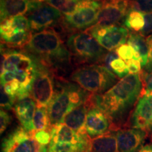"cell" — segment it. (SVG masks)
Masks as SVG:
<instances>
[{"instance_id":"cell-8","label":"cell","mask_w":152,"mask_h":152,"mask_svg":"<svg viewBox=\"0 0 152 152\" xmlns=\"http://www.w3.org/2000/svg\"><path fill=\"white\" fill-rule=\"evenodd\" d=\"M0 34L2 45L10 48L23 49L33 33L27 16H18L1 21Z\"/></svg>"},{"instance_id":"cell-30","label":"cell","mask_w":152,"mask_h":152,"mask_svg":"<svg viewBox=\"0 0 152 152\" xmlns=\"http://www.w3.org/2000/svg\"><path fill=\"white\" fill-rule=\"evenodd\" d=\"M11 122V116L10 114L5 110L1 109V111H0V132H1V134H3V132H4Z\"/></svg>"},{"instance_id":"cell-19","label":"cell","mask_w":152,"mask_h":152,"mask_svg":"<svg viewBox=\"0 0 152 152\" xmlns=\"http://www.w3.org/2000/svg\"><path fill=\"white\" fill-rule=\"evenodd\" d=\"M34 0H1V22L12 17L27 15Z\"/></svg>"},{"instance_id":"cell-9","label":"cell","mask_w":152,"mask_h":152,"mask_svg":"<svg viewBox=\"0 0 152 152\" xmlns=\"http://www.w3.org/2000/svg\"><path fill=\"white\" fill-rule=\"evenodd\" d=\"M36 62L37 71L30 96L35 101L37 107L48 108L55 94L54 73L37 60Z\"/></svg>"},{"instance_id":"cell-20","label":"cell","mask_w":152,"mask_h":152,"mask_svg":"<svg viewBox=\"0 0 152 152\" xmlns=\"http://www.w3.org/2000/svg\"><path fill=\"white\" fill-rule=\"evenodd\" d=\"M90 107V102L89 99L86 103L82 104L70 112L65 117L63 123L80 134H86L85 122Z\"/></svg>"},{"instance_id":"cell-32","label":"cell","mask_w":152,"mask_h":152,"mask_svg":"<svg viewBox=\"0 0 152 152\" xmlns=\"http://www.w3.org/2000/svg\"><path fill=\"white\" fill-rule=\"evenodd\" d=\"M147 42L149 48V54L147 64L143 68V72L148 73L152 71V34L147 37Z\"/></svg>"},{"instance_id":"cell-27","label":"cell","mask_w":152,"mask_h":152,"mask_svg":"<svg viewBox=\"0 0 152 152\" xmlns=\"http://www.w3.org/2000/svg\"><path fill=\"white\" fill-rule=\"evenodd\" d=\"M132 9L142 14L152 13V0H132Z\"/></svg>"},{"instance_id":"cell-28","label":"cell","mask_w":152,"mask_h":152,"mask_svg":"<svg viewBox=\"0 0 152 152\" xmlns=\"http://www.w3.org/2000/svg\"><path fill=\"white\" fill-rule=\"evenodd\" d=\"M115 51H116L119 58H122L125 61L134 58V54H135L134 49L128 44H124V45H121L115 49Z\"/></svg>"},{"instance_id":"cell-21","label":"cell","mask_w":152,"mask_h":152,"mask_svg":"<svg viewBox=\"0 0 152 152\" xmlns=\"http://www.w3.org/2000/svg\"><path fill=\"white\" fill-rule=\"evenodd\" d=\"M127 44L130 45L135 52L134 59L141 62L142 68H144L147 63L149 54L147 37L139 33H130Z\"/></svg>"},{"instance_id":"cell-4","label":"cell","mask_w":152,"mask_h":152,"mask_svg":"<svg viewBox=\"0 0 152 152\" xmlns=\"http://www.w3.org/2000/svg\"><path fill=\"white\" fill-rule=\"evenodd\" d=\"M91 95L73 82H61L60 89L55 92L54 98L47 108L51 124L63 123L66 115L75 108L86 103Z\"/></svg>"},{"instance_id":"cell-24","label":"cell","mask_w":152,"mask_h":152,"mask_svg":"<svg viewBox=\"0 0 152 152\" xmlns=\"http://www.w3.org/2000/svg\"><path fill=\"white\" fill-rule=\"evenodd\" d=\"M123 23L125 27L132 30L133 33H140L145 24L144 15L140 11L132 9L126 16Z\"/></svg>"},{"instance_id":"cell-37","label":"cell","mask_w":152,"mask_h":152,"mask_svg":"<svg viewBox=\"0 0 152 152\" xmlns=\"http://www.w3.org/2000/svg\"><path fill=\"white\" fill-rule=\"evenodd\" d=\"M70 1H75V2H79V1H85V0H70Z\"/></svg>"},{"instance_id":"cell-22","label":"cell","mask_w":152,"mask_h":152,"mask_svg":"<svg viewBox=\"0 0 152 152\" xmlns=\"http://www.w3.org/2000/svg\"><path fill=\"white\" fill-rule=\"evenodd\" d=\"M91 152H119L116 130H111L92 140Z\"/></svg>"},{"instance_id":"cell-25","label":"cell","mask_w":152,"mask_h":152,"mask_svg":"<svg viewBox=\"0 0 152 152\" xmlns=\"http://www.w3.org/2000/svg\"><path fill=\"white\" fill-rule=\"evenodd\" d=\"M49 5L58 10L63 15L68 14L73 11L78 2L70 0H43Z\"/></svg>"},{"instance_id":"cell-14","label":"cell","mask_w":152,"mask_h":152,"mask_svg":"<svg viewBox=\"0 0 152 152\" xmlns=\"http://www.w3.org/2000/svg\"><path fill=\"white\" fill-rule=\"evenodd\" d=\"M130 125L152 132V93L142 92L131 115Z\"/></svg>"},{"instance_id":"cell-5","label":"cell","mask_w":152,"mask_h":152,"mask_svg":"<svg viewBox=\"0 0 152 152\" xmlns=\"http://www.w3.org/2000/svg\"><path fill=\"white\" fill-rule=\"evenodd\" d=\"M70 79L92 94H103L119 81L115 74L100 64L80 66L72 72Z\"/></svg>"},{"instance_id":"cell-3","label":"cell","mask_w":152,"mask_h":152,"mask_svg":"<svg viewBox=\"0 0 152 152\" xmlns=\"http://www.w3.org/2000/svg\"><path fill=\"white\" fill-rule=\"evenodd\" d=\"M1 85L14 82L20 87L18 100L30 96L37 71V62L31 55L17 50H5L1 46Z\"/></svg>"},{"instance_id":"cell-35","label":"cell","mask_w":152,"mask_h":152,"mask_svg":"<svg viewBox=\"0 0 152 152\" xmlns=\"http://www.w3.org/2000/svg\"><path fill=\"white\" fill-rule=\"evenodd\" d=\"M118 56L116 51L113 50V51H111V52H108V54H106V56L104 58V64L106 67H107L109 69L110 67V64H111V62L112 61L115 59V58H118Z\"/></svg>"},{"instance_id":"cell-13","label":"cell","mask_w":152,"mask_h":152,"mask_svg":"<svg viewBox=\"0 0 152 152\" xmlns=\"http://www.w3.org/2000/svg\"><path fill=\"white\" fill-rule=\"evenodd\" d=\"M132 10V0H102L96 25H121Z\"/></svg>"},{"instance_id":"cell-6","label":"cell","mask_w":152,"mask_h":152,"mask_svg":"<svg viewBox=\"0 0 152 152\" xmlns=\"http://www.w3.org/2000/svg\"><path fill=\"white\" fill-rule=\"evenodd\" d=\"M66 46L74 59L84 65L104 63L109 52L86 31L71 34L66 40Z\"/></svg>"},{"instance_id":"cell-31","label":"cell","mask_w":152,"mask_h":152,"mask_svg":"<svg viewBox=\"0 0 152 152\" xmlns=\"http://www.w3.org/2000/svg\"><path fill=\"white\" fill-rule=\"evenodd\" d=\"M144 20H145V24L144 27L140 33L144 37H148L152 34V13L150 14H144Z\"/></svg>"},{"instance_id":"cell-29","label":"cell","mask_w":152,"mask_h":152,"mask_svg":"<svg viewBox=\"0 0 152 152\" xmlns=\"http://www.w3.org/2000/svg\"><path fill=\"white\" fill-rule=\"evenodd\" d=\"M16 100L6 94L2 89H1V109L10 110L14 107Z\"/></svg>"},{"instance_id":"cell-38","label":"cell","mask_w":152,"mask_h":152,"mask_svg":"<svg viewBox=\"0 0 152 152\" xmlns=\"http://www.w3.org/2000/svg\"><path fill=\"white\" fill-rule=\"evenodd\" d=\"M35 1H42L43 0H35Z\"/></svg>"},{"instance_id":"cell-34","label":"cell","mask_w":152,"mask_h":152,"mask_svg":"<svg viewBox=\"0 0 152 152\" xmlns=\"http://www.w3.org/2000/svg\"><path fill=\"white\" fill-rule=\"evenodd\" d=\"M142 76V80H143V89L142 92L152 93V71L150 73H141Z\"/></svg>"},{"instance_id":"cell-11","label":"cell","mask_w":152,"mask_h":152,"mask_svg":"<svg viewBox=\"0 0 152 152\" xmlns=\"http://www.w3.org/2000/svg\"><path fill=\"white\" fill-rule=\"evenodd\" d=\"M63 15L59 11L45 1L34 0L31 9L27 14L32 32L42 31L50 28L61 21Z\"/></svg>"},{"instance_id":"cell-7","label":"cell","mask_w":152,"mask_h":152,"mask_svg":"<svg viewBox=\"0 0 152 152\" xmlns=\"http://www.w3.org/2000/svg\"><path fill=\"white\" fill-rule=\"evenodd\" d=\"M102 6V0L79 1L72 12L63 16L62 27L74 33L87 30L97 23Z\"/></svg>"},{"instance_id":"cell-16","label":"cell","mask_w":152,"mask_h":152,"mask_svg":"<svg viewBox=\"0 0 152 152\" xmlns=\"http://www.w3.org/2000/svg\"><path fill=\"white\" fill-rule=\"evenodd\" d=\"M119 152H139L145 139L147 132L141 129H119L116 130Z\"/></svg>"},{"instance_id":"cell-17","label":"cell","mask_w":152,"mask_h":152,"mask_svg":"<svg viewBox=\"0 0 152 152\" xmlns=\"http://www.w3.org/2000/svg\"><path fill=\"white\" fill-rule=\"evenodd\" d=\"M51 142L70 144H90L92 140L86 134H80L64 123L52 125L50 130Z\"/></svg>"},{"instance_id":"cell-12","label":"cell","mask_w":152,"mask_h":152,"mask_svg":"<svg viewBox=\"0 0 152 152\" xmlns=\"http://www.w3.org/2000/svg\"><path fill=\"white\" fill-rule=\"evenodd\" d=\"M2 152H45L47 146L39 143L22 127L16 128L4 139Z\"/></svg>"},{"instance_id":"cell-1","label":"cell","mask_w":152,"mask_h":152,"mask_svg":"<svg viewBox=\"0 0 152 152\" xmlns=\"http://www.w3.org/2000/svg\"><path fill=\"white\" fill-rule=\"evenodd\" d=\"M143 91L141 73L130 74L101 94H92L90 102L109 118L114 130H118L128 119L129 114Z\"/></svg>"},{"instance_id":"cell-33","label":"cell","mask_w":152,"mask_h":152,"mask_svg":"<svg viewBox=\"0 0 152 152\" xmlns=\"http://www.w3.org/2000/svg\"><path fill=\"white\" fill-rule=\"evenodd\" d=\"M127 66H128V72L130 74H139L141 73L142 64L141 62L137 60L132 59L127 61H126Z\"/></svg>"},{"instance_id":"cell-23","label":"cell","mask_w":152,"mask_h":152,"mask_svg":"<svg viewBox=\"0 0 152 152\" xmlns=\"http://www.w3.org/2000/svg\"><path fill=\"white\" fill-rule=\"evenodd\" d=\"M33 125L34 132L37 131L50 132L52 125L51 124L47 108L37 106L33 118Z\"/></svg>"},{"instance_id":"cell-15","label":"cell","mask_w":152,"mask_h":152,"mask_svg":"<svg viewBox=\"0 0 152 152\" xmlns=\"http://www.w3.org/2000/svg\"><path fill=\"white\" fill-rule=\"evenodd\" d=\"M114 130L109 118L102 110L90 104L85 122V132L91 140Z\"/></svg>"},{"instance_id":"cell-26","label":"cell","mask_w":152,"mask_h":152,"mask_svg":"<svg viewBox=\"0 0 152 152\" xmlns=\"http://www.w3.org/2000/svg\"><path fill=\"white\" fill-rule=\"evenodd\" d=\"M109 70L120 78H123L129 74L126 61L119 57L115 58L111 62Z\"/></svg>"},{"instance_id":"cell-10","label":"cell","mask_w":152,"mask_h":152,"mask_svg":"<svg viewBox=\"0 0 152 152\" xmlns=\"http://www.w3.org/2000/svg\"><path fill=\"white\" fill-rule=\"evenodd\" d=\"M92 36L98 43L109 52L115 50L124 45L130 35L129 30L121 25H94L85 30Z\"/></svg>"},{"instance_id":"cell-18","label":"cell","mask_w":152,"mask_h":152,"mask_svg":"<svg viewBox=\"0 0 152 152\" xmlns=\"http://www.w3.org/2000/svg\"><path fill=\"white\" fill-rule=\"evenodd\" d=\"M36 108L37 104L30 96L17 101L14 107L21 127L30 134L34 132L33 118Z\"/></svg>"},{"instance_id":"cell-2","label":"cell","mask_w":152,"mask_h":152,"mask_svg":"<svg viewBox=\"0 0 152 152\" xmlns=\"http://www.w3.org/2000/svg\"><path fill=\"white\" fill-rule=\"evenodd\" d=\"M23 49L53 73L66 70L71 64V53L59 34L52 28L33 33Z\"/></svg>"},{"instance_id":"cell-36","label":"cell","mask_w":152,"mask_h":152,"mask_svg":"<svg viewBox=\"0 0 152 152\" xmlns=\"http://www.w3.org/2000/svg\"><path fill=\"white\" fill-rule=\"evenodd\" d=\"M139 152H152V144H148L143 146Z\"/></svg>"}]
</instances>
